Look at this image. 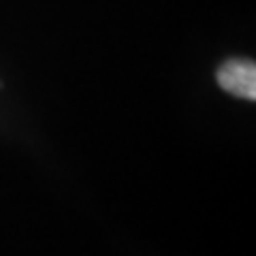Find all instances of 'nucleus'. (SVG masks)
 I'll return each instance as SVG.
<instances>
[{
	"instance_id": "nucleus-1",
	"label": "nucleus",
	"mask_w": 256,
	"mask_h": 256,
	"mask_svg": "<svg viewBox=\"0 0 256 256\" xmlns=\"http://www.w3.org/2000/svg\"><path fill=\"white\" fill-rule=\"evenodd\" d=\"M218 84L224 92L246 100H256V64L250 60H228L218 70Z\"/></svg>"
}]
</instances>
